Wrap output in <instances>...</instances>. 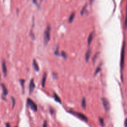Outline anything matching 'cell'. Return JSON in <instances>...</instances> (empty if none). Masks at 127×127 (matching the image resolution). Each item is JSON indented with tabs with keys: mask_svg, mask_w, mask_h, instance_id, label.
<instances>
[{
	"mask_svg": "<svg viewBox=\"0 0 127 127\" xmlns=\"http://www.w3.org/2000/svg\"><path fill=\"white\" fill-rule=\"evenodd\" d=\"M125 127H127V118L125 121Z\"/></svg>",
	"mask_w": 127,
	"mask_h": 127,
	"instance_id": "obj_24",
	"label": "cell"
},
{
	"mask_svg": "<svg viewBox=\"0 0 127 127\" xmlns=\"http://www.w3.org/2000/svg\"><path fill=\"white\" fill-rule=\"evenodd\" d=\"M35 88V84L33 82V80H31L30 82V85H29V91H30V93H32L33 91L34 90Z\"/></svg>",
	"mask_w": 127,
	"mask_h": 127,
	"instance_id": "obj_7",
	"label": "cell"
},
{
	"mask_svg": "<svg viewBox=\"0 0 127 127\" xmlns=\"http://www.w3.org/2000/svg\"><path fill=\"white\" fill-rule=\"evenodd\" d=\"M40 1H43V0H40Z\"/></svg>",
	"mask_w": 127,
	"mask_h": 127,
	"instance_id": "obj_27",
	"label": "cell"
},
{
	"mask_svg": "<svg viewBox=\"0 0 127 127\" xmlns=\"http://www.w3.org/2000/svg\"><path fill=\"white\" fill-rule=\"evenodd\" d=\"M97 55H98V53H96V54H95V55H94V57H93V61L95 62V60H96V58H97Z\"/></svg>",
	"mask_w": 127,
	"mask_h": 127,
	"instance_id": "obj_20",
	"label": "cell"
},
{
	"mask_svg": "<svg viewBox=\"0 0 127 127\" xmlns=\"http://www.w3.org/2000/svg\"><path fill=\"white\" fill-rule=\"evenodd\" d=\"M20 82H21V84L22 87L23 91H24V85L25 80H20Z\"/></svg>",
	"mask_w": 127,
	"mask_h": 127,
	"instance_id": "obj_17",
	"label": "cell"
},
{
	"mask_svg": "<svg viewBox=\"0 0 127 127\" xmlns=\"http://www.w3.org/2000/svg\"><path fill=\"white\" fill-rule=\"evenodd\" d=\"M50 34H51V28H50V26H48L46 28L45 32H44V42L46 45L48 44L50 39Z\"/></svg>",
	"mask_w": 127,
	"mask_h": 127,
	"instance_id": "obj_1",
	"label": "cell"
},
{
	"mask_svg": "<svg viewBox=\"0 0 127 127\" xmlns=\"http://www.w3.org/2000/svg\"><path fill=\"white\" fill-rule=\"evenodd\" d=\"M99 121H100V124H101L102 126L104 125V120H103L102 118H99Z\"/></svg>",
	"mask_w": 127,
	"mask_h": 127,
	"instance_id": "obj_18",
	"label": "cell"
},
{
	"mask_svg": "<svg viewBox=\"0 0 127 127\" xmlns=\"http://www.w3.org/2000/svg\"><path fill=\"white\" fill-rule=\"evenodd\" d=\"M92 40H93V33H91L90 35L88 37V45L91 44V43L92 42Z\"/></svg>",
	"mask_w": 127,
	"mask_h": 127,
	"instance_id": "obj_11",
	"label": "cell"
},
{
	"mask_svg": "<svg viewBox=\"0 0 127 127\" xmlns=\"http://www.w3.org/2000/svg\"><path fill=\"white\" fill-rule=\"evenodd\" d=\"M125 42H123V44L122 46V49H121V60H120V66L121 69H123V66L124 64V58H125Z\"/></svg>",
	"mask_w": 127,
	"mask_h": 127,
	"instance_id": "obj_2",
	"label": "cell"
},
{
	"mask_svg": "<svg viewBox=\"0 0 127 127\" xmlns=\"http://www.w3.org/2000/svg\"><path fill=\"white\" fill-rule=\"evenodd\" d=\"M54 98H55V100L56 102H59L60 103H61V100H60V97L58 96V95H56V93H54Z\"/></svg>",
	"mask_w": 127,
	"mask_h": 127,
	"instance_id": "obj_14",
	"label": "cell"
},
{
	"mask_svg": "<svg viewBox=\"0 0 127 127\" xmlns=\"http://www.w3.org/2000/svg\"><path fill=\"white\" fill-rule=\"evenodd\" d=\"M33 2L35 3V4H37V0H33Z\"/></svg>",
	"mask_w": 127,
	"mask_h": 127,
	"instance_id": "obj_26",
	"label": "cell"
},
{
	"mask_svg": "<svg viewBox=\"0 0 127 127\" xmlns=\"http://www.w3.org/2000/svg\"><path fill=\"white\" fill-rule=\"evenodd\" d=\"M2 69H3V72L5 76H6V74H7V66H6V62L5 60L3 61V63H2Z\"/></svg>",
	"mask_w": 127,
	"mask_h": 127,
	"instance_id": "obj_6",
	"label": "cell"
},
{
	"mask_svg": "<svg viewBox=\"0 0 127 127\" xmlns=\"http://www.w3.org/2000/svg\"><path fill=\"white\" fill-rule=\"evenodd\" d=\"M6 127H11L10 125H9V123H6Z\"/></svg>",
	"mask_w": 127,
	"mask_h": 127,
	"instance_id": "obj_25",
	"label": "cell"
},
{
	"mask_svg": "<svg viewBox=\"0 0 127 127\" xmlns=\"http://www.w3.org/2000/svg\"><path fill=\"white\" fill-rule=\"evenodd\" d=\"M102 101L103 105L106 111H108L110 109V105H109V102L108 101V100L106 98H102Z\"/></svg>",
	"mask_w": 127,
	"mask_h": 127,
	"instance_id": "obj_5",
	"label": "cell"
},
{
	"mask_svg": "<svg viewBox=\"0 0 127 127\" xmlns=\"http://www.w3.org/2000/svg\"><path fill=\"white\" fill-rule=\"evenodd\" d=\"M91 49H89L88 50V51L86 53V55H85V59H86V61L88 62L89 60V58H90V56H91Z\"/></svg>",
	"mask_w": 127,
	"mask_h": 127,
	"instance_id": "obj_9",
	"label": "cell"
},
{
	"mask_svg": "<svg viewBox=\"0 0 127 127\" xmlns=\"http://www.w3.org/2000/svg\"><path fill=\"white\" fill-rule=\"evenodd\" d=\"M81 105H82V107H83L84 109H85V108H86V100H85V98H83V100H82Z\"/></svg>",
	"mask_w": 127,
	"mask_h": 127,
	"instance_id": "obj_15",
	"label": "cell"
},
{
	"mask_svg": "<svg viewBox=\"0 0 127 127\" xmlns=\"http://www.w3.org/2000/svg\"><path fill=\"white\" fill-rule=\"evenodd\" d=\"M61 55H62V56L64 57H65V59L66 58V54H65V52H62V54H61Z\"/></svg>",
	"mask_w": 127,
	"mask_h": 127,
	"instance_id": "obj_23",
	"label": "cell"
},
{
	"mask_svg": "<svg viewBox=\"0 0 127 127\" xmlns=\"http://www.w3.org/2000/svg\"><path fill=\"white\" fill-rule=\"evenodd\" d=\"M74 17H75V12H73V13L70 15V18H69V23H72L73 20H74Z\"/></svg>",
	"mask_w": 127,
	"mask_h": 127,
	"instance_id": "obj_12",
	"label": "cell"
},
{
	"mask_svg": "<svg viewBox=\"0 0 127 127\" xmlns=\"http://www.w3.org/2000/svg\"><path fill=\"white\" fill-rule=\"evenodd\" d=\"M43 127H47V122L46 121H44V125H43Z\"/></svg>",
	"mask_w": 127,
	"mask_h": 127,
	"instance_id": "obj_21",
	"label": "cell"
},
{
	"mask_svg": "<svg viewBox=\"0 0 127 127\" xmlns=\"http://www.w3.org/2000/svg\"><path fill=\"white\" fill-rule=\"evenodd\" d=\"M70 112H71V113H73V114H74V115H76L77 117H79V118H81V119L83 120H84V121H88V118H87V116H86V115H84V114H83V113H78V112H73V111H70Z\"/></svg>",
	"mask_w": 127,
	"mask_h": 127,
	"instance_id": "obj_4",
	"label": "cell"
},
{
	"mask_svg": "<svg viewBox=\"0 0 127 127\" xmlns=\"http://www.w3.org/2000/svg\"><path fill=\"white\" fill-rule=\"evenodd\" d=\"M1 87H2V89H3V95H8V89H7V88H6V85H5V84H2Z\"/></svg>",
	"mask_w": 127,
	"mask_h": 127,
	"instance_id": "obj_8",
	"label": "cell"
},
{
	"mask_svg": "<svg viewBox=\"0 0 127 127\" xmlns=\"http://www.w3.org/2000/svg\"><path fill=\"white\" fill-rule=\"evenodd\" d=\"M46 78H47V73H45L44 77H43L42 82V87H45V82H46Z\"/></svg>",
	"mask_w": 127,
	"mask_h": 127,
	"instance_id": "obj_13",
	"label": "cell"
},
{
	"mask_svg": "<svg viewBox=\"0 0 127 127\" xmlns=\"http://www.w3.org/2000/svg\"><path fill=\"white\" fill-rule=\"evenodd\" d=\"M33 67H34V69H35V71H39V65H38V64H37V62L36 60L33 59Z\"/></svg>",
	"mask_w": 127,
	"mask_h": 127,
	"instance_id": "obj_10",
	"label": "cell"
},
{
	"mask_svg": "<svg viewBox=\"0 0 127 127\" xmlns=\"http://www.w3.org/2000/svg\"><path fill=\"white\" fill-rule=\"evenodd\" d=\"M27 103L30 106V108H31V109H32V110L35 111V112H36L37 110V106L35 104V103L34 102L33 100L30 99V98H28V99H27Z\"/></svg>",
	"mask_w": 127,
	"mask_h": 127,
	"instance_id": "obj_3",
	"label": "cell"
},
{
	"mask_svg": "<svg viewBox=\"0 0 127 127\" xmlns=\"http://www.w3.org/2000/svg\"><path fill=\"white\" fill-rule=\"evenodd\" d=\"M125 28H127V11H126V17H125Z\"/></svg>",
	"mask_w": 127,
	"mask_h": 127,
	"instance_id": "obj_16",
	"label": "cell"
},
{
	"mask_svg": "<svg viewBox=\"0 0 127 127\" xmlns=\"http://www.w3.org/2000/svg\"><path fill=\"white\" fill-rule=\"evenodd\" d=\"M100 67H98V68H97V70H96V71H95V75H96V74H97V73H98V71H100Z\"/></svg>",
	"mask_w": 127,
	"mask_h": 127,
	"instance_id": "obj_22",
	"label": "cell"
},
{
	"mask_svg": "<svg viewBox=\"0 0 127 127\" xmlns=\"http://www.w3.org/2000/svg\"><path fill=\"white\" fill-rule=\"evenodd\" d=\"M12 107H14V105H15V99H14V97H12Z\"/></svg>",
	"mask_w": 127,
	"mask_h": 127,
	"instance_id": "obj_19",
	"label": "cell"
}]
</instances>
